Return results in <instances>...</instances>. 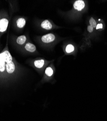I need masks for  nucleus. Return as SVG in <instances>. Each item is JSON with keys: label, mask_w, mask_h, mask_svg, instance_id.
I'll return each instance as SVG.
<instances>
[{"label": "nucleus", "mask_w": 107, "mask_h": 121, "mask_svg": "<svg viewBox=\"0 0 107 121\" xmlns=\"http://www.w3.org/2000/svg\"><path fill=\"white\" fill-rule=\"evenodd\" d=\"M12 60V56L8 50H4L0 53V73L4 72L5 69L9 74L14 72L15 66Z\"/></svg>", "instance_id": "obj_1"}, {"label": "nucleus", "mask_w": 107, "mask_h": 121, "mask_svg": "<svg viewBox=\"0 0 107 121\" xmlns=\"http://www.w3.org/2000/svg\"><path fill=\"white\" fill-rule=\"evenodd\" d=\"M9 21L6 18H0V33L5 32L8 26Z\"/></svg>", "instance_id": "obj_2"}, {"label": "nucleus", "mask_w": 107, "mask_h": 121, "mask_svg": "<svg viewBox=\"0 0 107 121\" xmlns=\"http://www.w3.org/2000/svg\"><path fill=\"white\" fill-rule=\"evenodd\" d=\"M55 39V36L52 34H47L42 37V41L45 43H50L54 41Z\"/></svg>", "instance_id": "obj_3"}, {"label": "nucleus", "mask_w": 107, "mask_h": 121, "mask_svg": "<svg viewBox=\"0 0 107 121\" xmlns=\"http://www.w3.org/2000/svg\"><path fill=\"white\" fill-rule=\"evenodd\" d=\"M73 6L75 9L80 11L82 10L84 8L85 4L84 1H82V0H78L74 3Z\"/></svg>", "instance_id": "obj_4"}, {"label": "nucleus", "mask_w": 107, "mask_h": 121, "mask_svg": "<svg viewBox=\"0 0 107 121\" xmlns=\"http://www.w3.org/2000/svg\"><path fill=\"white\" fill-rule=\"evenodd\" d=\"M41 27L45 30H50L52 28V25L48 20H45L42 23Z\"/></svg>", "instance_id": "obj_5"}, {"label": "nucleus", "mask_w": 107, "mask_h": 121, "mask_svg": "<svg viewBox=\"0 0 107 121\" xmlns=\"http://www.w3.org/2000/svg\"><path fill=\"white\" fill-rule=\"evenodd\" d=\"M25 49L28 52H33L36 50V47L32 43H28L25 46Z\"/></svg>", "instance_id": "obj_6"}, {"label": "nucleus", "mask_w": 107, "mask_h": 121, "mask_svg": "<svg viewBox=\"0 0 107 121\" xmlns=\"http://www.w3.org/2000/svg\"><path fill=\"white\" fill-rule=\"evenodd\" d=\"M17 26L19 28H22L25 25L26 20L24 18H19L16 21Z\"/></svg>", "instance_id": "obj_7"}, {"label": "nucleus", "mask_w": 107, "mask_h": 121, "mask_svg": "<svg viewBox=\"0 0 107 121\" xmlns=\"http://www.w3.org/2000/svg\"><path fill=\"white\" fill-rule=\"evenodd\" d=\"M34 65L38 68H41L43 67L44 64V60H36L34 62Z\"/></svg>", "instance_id": "obj_8"}, {"label": "nucleus", "mask_w": 107, "mask_h": 121, "mask_svg": "<svg viewBox=\"0 0 107 121\" xmlns=\"http://www.w3.org/2000/svg\"><path fill=\"white\" fill-rule=\"evenodd\" d=\"M26 39V37L25 35H21L17 38L16 42L19 45H23L25 43Z\"/></svg>", "instance_id": "obj_9"}, {"label": "nucleus", "mask_w": 107, "mask_h": 121, "mask_svg": "<svg viewBox=\"0 0 107 121\" xmlns=\"http://www.w3.org/2000/svg\"><path fill=\"white\" fill-rule=\"evenodd\" d=\"M74 47L71 44H69L67 45V46L66 48V51L67 53L73 52L74 51Z\"/></svg>", "instance_id": "obj_10"}, {"label": "nucleus", "mask_w": 107, "mask_h": 121, "mask_svg": "<svg viewBox=\"0 0 107 121\" xmlns=\"http://www.w3.org/2000/svg\"><path fill=\"white\" fill-rule=\"evenodd\" d=\"M45 74L49 77L51 76L53 74V70L50 67H47L45 70Z\"/></svg>", "instance_id": "obj_11"}, {"label": "nucleus", "mask_w": 107, "mask_h": 121, "mask_svg": "<svg viewBox=\"0 0 107 121\" xmlns=\"http://www.w3.org/2000/svg\"><path fill=\"white\" fill-rule=\"evenodd\" d=\"M89 23L90 24V26H92L93 28H96V23L95 21V20L93 18H91L89 21Z\"/></svg>", "instance_id": "obj_12"}, {"label": "nucleus", "mask_w": 107, "mask_h": 121, "mask_svg": "<svg viewBox=\"0 0 107 121\" xmlns=\"http://www.w3.org/2000/svg\"><path fill=\"white\" fill-rule=\"evenodd\" d=\"M94 28H93L92 26H91L90 25L88 26L87 27V31H88L89 33H92L93 30H94Z\"/></svg>", "instance_id": "obj_13"}, {"label": "nucleus", "mask_w": 107, "mask_h": 121, "mask_svg": "<svg viewBox=\"0 0 107 121\" xmlns=\"http://www.w3.org/2000/svg\"><path fill=\"white\" fill-rule=\"evenodd\" d=\"M102 28H103V25L101 23L98 24V25H96V30H98L99 29H102Z\"/></svg>", "instance_id": "obj_14"}]
</instances>
